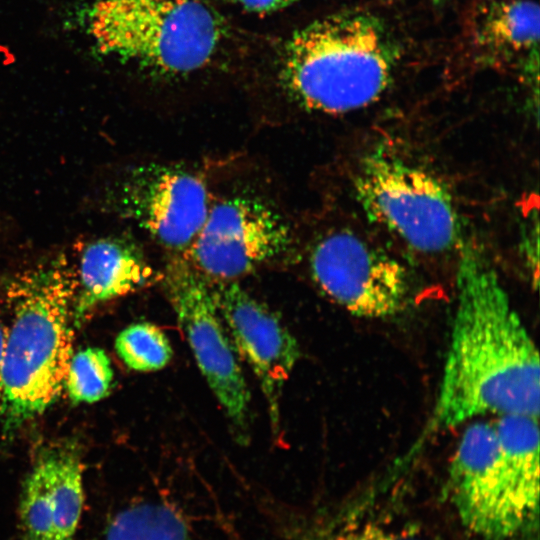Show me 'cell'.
<instances>
[{
	"mask_svg": "<svg viewBox=\"0 0 540 540\" xmlns=\"http://www.w3.org/2000/svg\"><path fill=\"white\" fill-rule=\"evenodd\" d=\"M455 308L433 425L482 416H539L537 346L496 270L473 243L460 247Z\"/></svg>",
	"mask_w": 540,
	"mask_h": 540,
	"instance_id": "obj_1",
	"label": "cell"
},
{
	"mask_svg": "<svg viewBox=\"0 0 540 540\" xmlns=\"http://www.w3.org/2000/svg\"><path fill=\"white\" fill-rule=\"evenodd\" d=\"M12 322L3 350L7 431L43 413L65 387L73 356L74 266L61 254L18 274L8 286Z\"/></svg>",
	"mask_w": 540,
	"mask_h": 540,
	"instance_id": "obj_2",
	"label": "cell"
},
{
	"mask_svg": "<svg viewBox=\"0 0 540 540\" xmlns=\"http://www.w3.org/2000/svg\"><path fill=\"white\" fill-rule=\"evenodd\" d=\"M398 59V48L379 18L345 11L293 35L281 78L300 108L343 114L379 100L393 80Z\"/></svg>",
	"mask_w": 540,
	"mask_h": 540,
	"instance_id": "obj_3",
	"label": "cell"
},
{
	"mask_svg": "<svg viewBox=\"0 0 540 540\" xmlns=\"http://www.w3.org/2000/svg\"><path fill=\"white\" fill-rule=\"evenodd\" d=\"M85 23L100 53L172 75L203 67L222 34L201 0H96Z\"/></svg>",
	"mask_w": 540,
	"mask_h": 540,
	"instance_id": "obj_4",
	"label": "cell"
},
{
	"mask_svg": "<svg viewBox=\"0 0 540 540\" xmlns=\"http://www.w3.org/2000/svg\"><path fill=\"white\" fill-rule=\"evenodd\" d=\"M353 187L367 217L411 249L434 254L457 243L453 198L428 170L377 147L360 159Z\"/></svg>",
	"mask_w": 540,
	"mask_h": 540,
	"instance_id": "obj_5",
	"label": "cell"
},
{
	"mask_svg": "<svg viewBox=\"0 0 540 540\" xmlns=\"http://www.w3.org/2000/svg\"><path fill=\"white\" fill-rule=\"evenodd\" d=\"M162 278L201 373L238 439L245 442L250 424V392L210 280L184 256L173 257Z\"/></svg>",
	"mask_w": 540,
	"mask_h": 540,
	"instance_id": "obj_6",
	"label": "cell"
},
{
	"mask_svg": "<svg viewBox=\"0 0 540 540\" xmlns=\"http://www.w3.org/2000/svg\"><path fill=\"white\" fill-rule=\"evenodd\" d=\"M292 230L268 200L237 192L211 200L204 223L183 255L210 280L235 281L287 256Z\"/></svg>",
	"mask_w": 540,
	"mask_h": 540,
	"instance_id": "obj_7",
	"label": "cell"
},
{
	"mask_svg": "<svg viewBox=\"0 0 540 540\" xmlns=\"http://www.w3.org/2000/svg\"><path fill=\"white\" fill-rule=\"evenodd\" d=\"M107 202L159 245L185 254L204 223L211 196L197 172L180 164L146 162L118 175Z\"/></svg>",
	"mask_w": 540,
	"mask_h": 540,
	"instance_id": "obj_8",
	"label": "cell"
},
{
	"mask_svg": "<svg viewBox=\"0 0 540 540\" xmlns=\"http://www.w3.org/2000/svg\"><path fill=\"white\" fill-rule=\"evenodd\" d=\"M308 263L323 293L356 317L388 318L408 302L410 282L404 266L352 230L334 229L320 236Z\"/></svg>",
	"mask_w": 540,
	"mask_h": 540,
	"instance_id": "obj_9",
	"label": "cell"
},
{
	"mask_svg": "<svg viewBox=\"0 0 540 540\" xmlns=\"http://www.w3.org/2000/svg\"><path fill=\"white\" fill-rule=\"evenodd\" d=\"M210 283L237 355L260 382L271 426L277 433L282 389L300 357L299 345L277 314L236 281Z\"/></svg>",
	"mask_w": 540,
	"mask_h": 540,
	"instance_id": "obj_10",
	"label": "cell"
},
{
	"mask_svg": "<svg viewBox=\"0 0 540 540\" xmlns=\"http://www.w3.org/2000/svg\"><path fill=\"white\" fill-rule=\"evenodd\" d=\"M84 501L78 448L68 442L43 448L22 486L20 540H75Z\"/></svg>",
	"mask_w": 540,
	"mask_h": 540,
	"instance_id": "obj_11",
	"label": "cell"
},
{
	"mask_svg": "<svg viewBox=\"0 0 540 540\" xmlns=\"http://www.w3.org/2000/svg\"><path fill=\"white\" fill-rule=\"evenodd\" d=\"M449 475L454 505L471 532L488 540L514 537L502 496L494 420L468 422Z\"/></svg>",
	"mask_w": 540,
	"mask_h": 540,
	"instance_id": "obj_12",
	"label": "cell"
},
{
	"mask_svg": "<svg viewBox=\"0 0 540 540\" xmlns=\"http://www.w3.org/2000/svg\"><path fill=\"white\" fill-rule=\"evenodd\" d=\"M76 278L75 317L94 306L148 286L155 278L140 249L119 237L93 240L81 248L73 265Z\"/></svg>",
	"mask_w": 540,
	"mask_h": 540,
	"instance_id": "obj_13",
	"label": "cell"
},
{
	"mask_svg": "<svg viewBox=\"0 0 540 540\" xmlns=\"http://www.w3.org/2000/svg\"><path fill=\"white\" fill-rule=\"evenodd\" d=\"M505 510L516 536L537 515L539 503L538 417L507 415L494 420Z\"/></svg>",
	"mask_w": 540,
	"mask_h": 540,
	"instance_id": "obj_14",
	"label": "cell"
},
{
	"mask_svg": "<svg viewBox=\"0 0 540 540\" xmlns=\"http://www.w3.org/2000/svg\"><path fill=\"white\" fill-rule=\"evenodd\" d=\"M539 7L531 0H494L475 18L473 43L488 59L537 56Z\"/></svg>",
	"mask_w": 540,
	"mask_h": 540,
	"instance_id": "obj_15",
	"label": "cell"
},
{
	"mask_svg": "<svg viewBox=\"0 0 540 540\" xmlns=\"http://www.w3.org/2000/svg\"><path fill=\"white\" fill-rule=\"evenodd\" d=\"M104 540H191L185 519L170 503L146 501L121 510Z\"/></svg>",
	"mask_w": 540,
	"mask_h": 540,
	"instance_id": "obj_16",
	"label": "cell"
},
{
	"mask_svg": "<svg viewBox=\"0 0 540 540\" xmlns=\"http://www.w3.org/2000/svg\"><path fill=\"white\" fill-rule=\"evenodd\" d=\"M289 540H424L413 530L372 515H343L307 527Z\"/></svg>",
	"mask_w": 540,
	"mask_h": 540,
	"instance_id": "obj_17",
	"label": "cell"
},
{
	"mask_svg": "<svg viewBox=\"0 0 540 540\" xmlns=\"http://www.w3.org/2000/svg\"><path fill=\"white\" fill-rule=\"evenodd\" d=\"M115 349L127 367L140 372L162 369L173 355L165 333L148 322L134 323L123 329L115 340Z\"/></svg>",
	"mask_w": 540,
	"mask_h": 540,
	"instance_id": "obj_18",
	"label": "cell"
},
{
	"mask_svg": "<svg viewBox=\"0 0 540 540\" xmlns=\"http://www.w3.org/2000/svg\"><path fill=\"white\" fill-rule=\"evenodd\" d=\"M112 381L113 369L107 354L89 347L73 354L64 388L72 401L93 403L108 395Z\"/></svg>",
	"mask_w": 540,
	"mask_h": 540,
	"instance_id": "obj_19",
	"label": "cell"
},
{
	"mask_svg": "<svg viewBox=\"0 0 540 540\" xmlns=\"http://www.w3.org/2000/svg\"><path fill=\"white\" fill-rule=\"evenodd\" d=\"M242 7L253 12H272L286 8L297 0H235Z\"/></svg>",
	"mask_w": 540,
	"mask_h": 540,
	"instance_id": "obj_20",
	"label": "cell"
},
{
	"mask_svg": "<svg viewBox=\"0 0 540 540\" xmlns=\"http://www.w3.org/2000/svg\"><path fill=\"white\" fill-rule=\"evenodd\" d=\"M7 328L0 322V412L3 401V375H2V362H3V350L6 338Z\"/></svg>",
	"mask_w": 540,
	"mask_h": 540,
	"instance_id": "obj_21",
	"label": "cell"
},
{
	"mask_svg": "<svg viewBox=\"0 0 540 540\" xmlns=\"http://www.w3.org/2000/svg\"><path fill=\"white\" fill-rule=\"evenodd\" d=\"M436 2H440L441 0H435Z\"/></svg>",
	"mask_w": 540,
	"mask_h": 540,
	"instance_id": "obj_22",
	"label": "cell"
}]
</instances>
